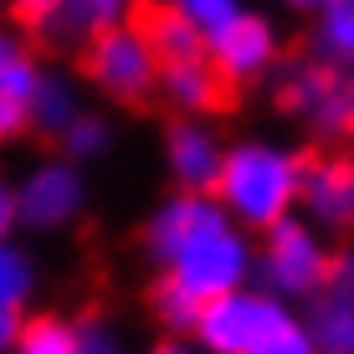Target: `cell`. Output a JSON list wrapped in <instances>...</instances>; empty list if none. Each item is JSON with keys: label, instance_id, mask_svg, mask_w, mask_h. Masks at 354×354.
I'll return each instance as SVG.
<instances>
[{"label": "cell", "instance_id": "1", "mask_svg": "<svg viewBox=\"0 0 354 354\" xmlns=\"http://www.w3.org/2000/svg\"><path fill=\"white\" fill-rule=\"evenodd\" d=\"M139 252L154 283L211 303L247 288L257 272V231H247L211 190H165L139 226Z\"/></svg>", "mask_w": 354, "mask_h": 354}, {"label": "cell", "instance_id": "2", "mask_svg": "<svg viewBox=\"0 0 354 354\" xmlns=\"http://www.w3.org/2000/svg\"><path fill=\"white\" fill-rule=\"evenodd\" d=\"M303 165H308V149L298 139H283V133H236V139H226L221 175H216L211 195L247 231H267L272 221L298 211Z\"/></svg>", "mask_w": 354, "mask_h": 354}, {"label": "cell", "instance_id": "3", "mask_svg": "<svg viewBox=\"0 0 354 354\" xmlns=\"http://www.w3.org/2000/svg\"><path fill=\"white\" fill-rule=\"evenodd\" d=\"M190 339L205 354H319L303 319V303H288L262 283L231 288L201 303Z\"/></svg>", "mask_w": 354, "mask_h": 354}, {"label": "cell", "instance_id": "4", "mask_svg": "<svg viewBox=\"0 0 354 354\" xmlns=\"http://www.w3.org/2000/svg\"><path fill=\"white\" fill-rule=\"evenodd\" d=\"M328 267H334V236L319 231L303 211L257 231V272H252V283H262L277 298H288V303L319 298L328 288Z\"/></svg>", "mask_w": 354, "mask_h": 354}, {"label": "cell", "instance_id": "5", "mask_svg": "<svg viewBox=\"0 0 354 354\" xmlns=\"http://www.w3.org/2000/svg\"><path fill=\"white\" fill-rule=\"evenodd\" d=\"M82 72L77 77L88 82V93H97L103 103L113 108H149L154 88H160V57L149 46V31L144 21H124V26L97 31L93 41L77 46Z\"/></svg>", "mask_w": 354, "mask_h": 354}, {"label": "cell", "instance_id": "6", "mask_svg": "<svg viewBox=\"0 0 354 354\" xmlns=\"http://www.w3.org/2000/svg\"><path fill=\"white\" fill-rule=\"evenodd\" d=\"M267 88H272V108L303 133V139H313V144H339V139H349L344 67H328L324 57H313V52L283 57L277 72L267 77Z\"/></svg>", "mask_w": 354, "mask_h": 354}, {"label": "cell", "instance_id": "7", "mask_svg": "<svg viewBox=\"0 0 354 354\" xmlns=\"http://www.w3.org/2000/svg\"><path fill=\"white\" fill-rule=\"evenodd\" d=\"M88 211H93L88 165L52 149L16 175V226L31 236H67L72 226L88 221Z\"/></svg>", "mask_w": 354, "mask_h": 354}, {"label": "cell", "instance_id": "8", "mask_svg": "<svg viewBox=\"0 0 354 354\" xmlns=\"http://www.w3.org/2000/svg\"><path fill=\"white\" fill-rule=\"evenodd\" d=\"M205 52H211V67L221 72L226 88H262L267 77L283 62V31H277L272 16L241 6L226 26H216L205 36Z\"/></svg>", "mask_w": 354, "mask_h": 354}, {"label": "cell", "instance_id": "9", "mask_svg": "<svg viewBox=\"0 0 354 354\" xmlns=\"http://www.w3.org/2000/svg\"><path fill=\"white\" fill-rule=\"evenodd\" d=\"M221 154H226V133L216 129V118L169 113V124L160 129V169L169 190H211L221 175Z\"/></svg>", "mask_w": 354, "mask_h": 354}, {"label": "cell", "instance_id": "10", "mask_svg": "<svg viewBox=\"0 0 354 354\" xmlns=\"http://www.w3.org/2000/svg\"><path fill=\"white\" fill-rule=\"evenodd\" d=\"M298 211L334 241L354 236V149H324L303 165V195Z\"/></svg>", "mask_w": 354, "mask_h": 354}, {"label": "cell", "instance_id": "11", "mask_svg": "<svg viewBox=\"0 0 354 354\" xmlns=\"http://www.w3.org/2000/svg\"><path fill=\"white\" fill-rule=\"evenodd\" d=\"M41 67L46 57L36 46V36L6 21L0 26V149L31 133V93Z\"/></svg>", "mask_w": 354, "mask_h": 354}, {"label": "cell", "instance_id": "12", "mask_svg": "<svg viewBox=\"0 0 354 354\" xmlns=\"http://www.w3.org/2000/svg\"><path fill=\"white\" fill-rule=\"evenodd\" d=\"M226 93L231 88L221 82V72L211 67V52H205V57H185V62H165L154 103H165L169 113H185V118H216Z\"/></svg>", "mask_w": 354, "mask_h": 354}, {"label": "cell", "instance_id": "13", "mask_svg": "<svg viewBox=\"0 0 354 354\" xmlns=\"http://www.w3.org/2000/svg\"><path fill=\"white\" fill-rule=\"evenodd\" d=\"M82 108H88V82H82L72 67H52L46 62L41 77H36V93H31V133L57 139Z\"/></svg>", "mask_w": 354, "mask_h": 354}, {"label": "cell", "instance_id": "14", "mask_svg": "<svg viewBox=\"0 0 354 354\" xmlns=\"http://www.w3.org/2000/svg\"><path fill=\"white\" fill-rule=\"evenodd\" d=\"M124 21H139V0H57V21H52L46 41L82 46L97 31L124 26Z\"/></svg>", "mask_w": 354, "mask_h": 354}, {"label": "cell", "instance_id": "15", "mask_svg": "<svg viewBox=\"0 0 354 354\" xmlns=\"http://www.w3.org/2000/svg\"><path fill=\"white\" fill-rule=\"evenodd\" d=\"M303 319H308L319 354H354V288L328 283L319 298L303 303Z\"/></svg>", "mask_w": 354, "mask_h": 354}, {"label": "cell", "instance_id": "16", "mask_svg": "<svg viewBox=\"0 0 354 354\" xmlns=\"http://www.w3.org/2000/svg\"><path fill=\"white\" fill-rule=\"evenodd\" d=\"M308 52L328 67H354V0H319L308 10Z\"/></svg>", "mask_w": 354, "mask_h": 354}, {"label": "cell", "instance_id": "17", "mask_svg": "<svg viewBox=\"0 0 354 354\" xmlns=\"http://www.w3.org/2000/svg\"><path fill=\"white\" fill-rule=\"evenodd\" d=\"M52 149L57 154H67V160H77V165H103L108 154L118 149V124H113V113H103V108H82L72 124L52 139Z\"/></svg>", "mask_w": 354, "mask_h": 354}, {"label": "cell", "instance_id": "18", "mask_svg": "<svg viewBox=\"0 0 354 354\" xmlns=\"http://www.w3.org/2000/svg\"><path fill=\"white\" fill-rule=\"evenodd\" d=\"M41 298V262L21 236L0 241V308L10 313H31Z\"/></svg>", "mask_w": 354, "mask_h": 354}, {"label": "cell", "instance_id": "19", "mask_svg": "<svg viewBox=\"0 0 354 354\" xmlns=\"http://www.w3.org/2000/svg\"><path fill=\"white\" fill-rule=\"evenodd\" d=\"M82 349V319L67 313H21L16 324V344L10 354H77Z\"/></svg>", "mask_w": 354, "mask_h": 354}, {"label": "cell", "instance_id": "20", "mask_svg": "<svg viewBox=\"0 0 354 354\" xmlns=\"http://www.w3.org/2000/svg\"><path fill=\"white\" fill-rule=\"evenodd\" d=\"M139 21H144V31H149V46H154V57H160V67L185 62V57H205V31L195 26V21H185L180 10L154 6L149 16H139Z\"/></svg>", "mask_w": 354, "mask_h": 354}, {"label": "cell", "instance_id": "21", "mask_svg": "<svg viewBox=\"0 0 354 354\" xmlns=\"http://www.w3.org/2000/svg\"><path fill=\"white\" fill-rule=\"evenodd\" d=\"M149 313H154V324H160V334H190L201 303H195L190 292L169 288V283H149Z\"/></svg>", "mask_w": 354, "mask_h": 354}, {"label": "cell", "instance_id": "22", "mask_svg": "<svg viewBox=\"0 0 354 354\" xmlns=\"http://www.w3.org/2000/svg\"><path fill=\"white\" fill-rule=\"evenodd\" d=\"M241 6H247V0H175L169 10H180L185 21H195V26H201L205 36H211L216 26H226V21L236 16Z\"/></svg>", "mask_w": 354, "mask_h": 354}, {"label": "cell", "instance_id": "23", "mask_svg": "<svg viewBox=\"0 0 354 354\" xmlns=\"http://www.w3.org/2000/svg\"><path fill=\"white\" fill-rule=\"evenodd\" d=\"M6 16L10 26L31 31V36H52V21H57V0H6Z\"/></svg>", "mask_w": 354, "mask_h": 354}, {"label": "cell", "instance_id": "24", "mask_svg": "<svg viewBox=\"0 0 354 354\" xmlns=\"http://www.w3.org/2000/svg\"><path fill=\"white\" fill-rule=\"evenodd\" d=\"M328 283H334V288H354V236L334 241V267H328Z\"/></svg>", "mask_w": 354, "mask_h": 354}, {"label": "cell", "instance_id": "25", "mask_svg": "<svg viewBox=\"0 0 354 354\" xmlns=\"http://www.w3.org/2000/svg\"><path fill=\"white\" fill-rule=\"evenodd\" d=\"M16 175H6V169H0V241L6 236H16Z\"/></svg>", "mask_w": 354, "mask_h": 354}, {"label": "cell", "instance_id": "26", "mask_svg": "<svg viewBox=\"0 0 354 354\" xmlns=\"http://www.w3.org/2000/svg\"><path fill=\"white\" fill-rule=\"evenodd\" d=\"M139 354H205V349L195 344L190 334H160L149 349H139Z\"/></svg>", "mask_w": 354, "mask_h": 354}, {"label": "cell", "instance_id": "27", "mask_svg": "<svg viewBox=\"0 0 354 354\" xmlns=\"http://www.w3.org/2000/svg\"><path fill=\"white\" fill-rule=\"evenodd\" d=\"M16 324H21V313L0 308V354H10V344H16Z\"/></svg>", "mask_w": 354, "mask_h": 354}, {"label": "cell", "instance_id": "28", "mask_svg": "<svg viewBox=\"0 0 354 354\" xmlns=\"http://www.w3.org/2000/svg\"><path fill=\"white\" fill-rule=\"evenodd\" d=\"M344 113H349V139H354V67L344 72Z\"/></svg>", "mask_w": 354, "mask_h": 354}, {"label": "cell", "instance_id": "29", "mask_svg": "<svg viewBox=\"0 0 354 354\" xmlns=\"http://www.w3.org/2000/svg\"><path fill=\"white\" fill-rule=\"evenodd\" d=\"M277 6H283V10H298V16H308V10L319 6V0H277Z\"/></svg>", "mask_w": 354, "mask_h": 354}, {"label": "cell", "instance_id": "30", "mask_svg": "<svg viewBox=\"0 0 354 354\" xmlns=\"http://www.w3.org/2000/svg\"><path fill=\"white\" fill-rule=\"evenodd\" d=\"M154 6H175V0H154Z\"/></svg>", "mask_w": 354, "mask_h": 354}]
</instances>
